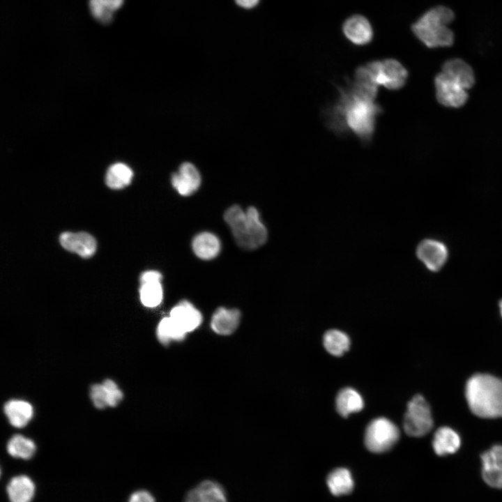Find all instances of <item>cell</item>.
I'll use <instances>...</instances> for the list:
<instances>
[{
  "label": "cell",
  "instance_id": "18",
  "mask_svg": "<svg viewBox=\"0 0 502 502\" xmlns=\"http://www.w3.org/2000/svg\"><path fill=\"white\" fill-rule=\"evenodd\" d=\"M441 73L464 89L471 88L475 82L473 70L462 59L447 61L443 66Z\"/></svg>",
  "mask_w": 502,
  "mask_h": 502
},
{
  "label": "cell",
  "instance_id": "7",
  "mask_svg": "<svg viewBox=\"0 0 502 502\" xmlns=\"http://www.w3.org/2000/svg\"><path fill=\"white\" fill-rule=\"evenodd\" d=\"M365 64L378 86H382L388 90L396 91L406 84L408 72L396 59L374 60Z\"/></svg>",
  "mask_w": 502,
  "mask_h": 502
},
{
  "label": "cell",
  "instance_id": "10",
  "mask_svg": "<svg viewBox=\"0 0 502 502\" xmlns=\"http://www.w3.org/2000/svg\"><path fill=\"white\" fill-rule=\"evenodd\" d=\"M416 254L429 270L437 271L445 264L448 257V251L442 243L426 239L418 245Z\"/></svg>",
  "mask_w": 502,
  "mask_h": 502
},
{
  "label": "cell",
  "instance_id": "11",
  "mask_svg": "<svg viewBox=\"0 0 502 502\" xmlns=\"http://www.w3.org/2000/svg\"><path fill=\"white\" fill-rule=\"evenodd\" d=\"M59 241L63 248L83 258L92 257L96 251V239L86 232H63Z\"/></svg>",
  "mask_w": 502,
  "mask_h": 502
},
{
  "label": "cell",
  "instance_id": "4",
  "mask_svg": "<svg viewBox=\"0 0 502 502\" xmlns=\"http://www.w3.org/2000/svg\"><path fill=\"white\" fill-rule=\"evenodd\" d=\"M454 18L453 12L445 6H436L425 13L412 26L415 36L427 47H448L454 36L448 25Z\"/></svg>",
  "mask_w": 502,
  "mask_h": 502
},
{
  "label": "cell",
  "instance_id": "28",
  "mask_svg": "<svg viewBox=\"0 0 502 502\" xmlns=\"http://www.w3.org/2000/svg\"><path fill=\"white\" fill-rule=\"evenodd\" d=\"M36 448L31 439L21 434L13 436L7 443L8 452L16 458L28 459L34 455Z\"/></svg>",
  "mask_w": 502,
  "mask_h": 502
},
{
  "label": "cell",
  "instance_id": "15",
  "mask_svg": "<svg viewBox=\"0 0 502 502\" xmlns=\"http://www.w3.org/2000/svg\"><path fill=\"white\" fill-rule=\"evenodd\" d=\"M241 317V312L237 309L220 307L212 316L211 329L218 335H230L238 328Z\"/></svg>",
  "mask_w": 502,
  "mask_h": 502
},
{
  "label": "cell",
  "instance_id": "25",
  "mask_svg": "<svg viewBox=\"0 0 502 502\" xmlns=\"http://www.w3.org/2000/svg\"><path fill=\"white\" fill-rule=\"evenodd\" d=\"M186 334L170 316L161 319L156 330L158 340L165 345L173 341L183 340Z\"/></svg>",
  "mask_w": 502,
  "mask_h": 502
},
{
  "label": "cell",
  "instance_id": "19",
  "mask_svg": "<svg viewBox=\"0 0 502 502\" xmlns=\"http://www.w3.org/2000/svg\"><path fill=\"white\" fill-rule=\"evenodd\" d=\"M461 446L458 434L448 427H441L434 433L432 447L439 456H445L456 452Z\"/></svg>",
  "mask_w": 502,
  "mask_h": 502
},
{
  "label": "cell",
  "instance_id": "2",
  "mask_svg": "<svg viewBox=\"0 0 502 502\" xmlns=\"http://www.w3.org/2000/svg\"><path fill=\"white\" fill-rule=\"evenodd\" d=\"M466 399L471 412L482 418L502 417V379L478 373L470 377L465 387Z\"/></svg>",
  "mask_w": 502,
  "mask_h": 502
},
{
  "label": "cell",
  "instance_id": "12",
  "mask_svg": "<svg viewBox=\"0 0 502 502\" xmlns=\"http://www.w3.org/2000/svg\"><path fill=\"white\" fill-rule=\"evenodd\" d=\"M343 33L353 44L365 45L371 42L374 32L369 20L360 15L347 18L342 26Z\"/></svg>",
  "mask_w": 502,
  "mask_h": 502
},
{
  "label": "cell",
  "instance_id": "5",
  "mask_svg": "<svg viewBox=\"0 0 502 502\" xmlns=\"http://www.w3.org/2000/svg\"><path fill=\"white\" fill-rule=\"evenodd\" d=\"M433 425L429 404L422 395H415L407 404L404 418V432L409 436L421 437L431 431Z\"/></svg>",
  "mask_w": 502,
  "mask_h": 502
},
{
  "label": "cell",
  "instance_id": "9",
  "mask_svg": "<svg viewBox=\"0 0 502 502\" xmlns=\"http://www.w3.org/2000/svg\"><path fill=\"white\" fill-rule=\"evenodd\" d=\"M438 101L447 107H459L467 100L466 89L441 73L434 80Z\"/></svg>",
  "mask_w": 502,
  "mask_h": 502
},
{
  "label": "cell",
  "instance_id": "1",
  "mask_svg": "<svg viewBox=\"0 0 502 502\" xmlns=\"http://www.w3.org/2000/svg\"><path fill=\"white\" fill-rule=\"evenodd\" d=\"M338 96L324 112L326 126L337 135L352 133L364 145L372 141L376 120L383 112L375 101L379 89L347 79L338 86Z\"/></svg>",
  "mask_w": 502,
  "mask_h": 502
},
{
  "label": "cell",
  "instance_id": "16",
  "mask_svg": "<svg viewBox=\"0 0 502 502\" xmlns=\"http://www.w3.org/2000/svg\"><path fill=\"white\" fill-rule=\"evenodd\" d=\"M185 502H227L223 487L212 480H204L187 494Z\"/></svg>",
  "mask_w": 502,
  "mask_h": 502
},
{
  "label": "cell",
  "instance_id": "24",
  "mask_svg": "<svg viewBox=\"0 0 502 502\" xmlns=\"http://www.w3.org/2000/svg\"><path fill=\"white\" fill-rule=\"evenodd\" d=\"M326 482L330 492L335 496L348 494L354 486L351 472L345 468H338L331 471Z\"/></svg>",
  "mask_w": 502,
  "mask_h": 502
},
{
  "label": "cell",
  "instance_id": "3",
  "mask_svg": "<svg viewBox=\"0 0 502 502\" xmlns=\"http://www.w3.org/2000/svg\"><path fill=\"white\" fill-rule=\"evenodd\" d=\"M224 219L241 248L254 250L266 243L268 231L254 207L250 206L245 211L241 206L234 205L225 211Z\"/></svg>",
  "mask_w": 502,
  "mask_h": 502
},
{
  "label": "cell",
  "instance_id": "13",
  "mask_svg": "<svg viewBox=\"0 0 502 502\" xmlns=\"http://www.w3.org/2000/svg\"><path fill=\"white\" fill-rule=\"evenodd\" d=\"M174 188L182 196L195 192L201 184V176L197 169L190 162L183 163L171 178Z\"/></svg>",
  "mask_w": 502,
  "mask_h": 502
},
{
  "label": "cell",
  "instance_id": "29",
  "mask_svg": "<svg viewBox=\"0 0 502 502\" xmlns=\"http://www.w3.org/2000/svg\"><path fill=\"white\" fill-rule=\"evenodd\" d=\"M140 301L147 307H155L162 301L163 290L160 281L141 284Z\"/></svg>",
  "mask_w": 502,
  "mask_h": 502
},
{
  "label": "cell",
  "instance_id": "31",
  "mask_svg": "<svg viewBox=\"0 0 502 502\" xmlns=\"http://www.w3.org/2000/svg\"><path fill=\"white\" fill-rule=\"evenodd\" d=\"M91 400L97 409H102L107 407V395L102 383H95L90 388Z\"/></svg>",
  "mask_w": 502,
  "mask_h": 502
},
{
  "label": "cell",
  "instance_id": "26",
  "mask_svg": "<svg viewBox=\"0 0 502 502\" xmlns=\"http://www.w3.org/2000/svg\"><path fill=\"white\" fill-rule=\"evenodd\" d=\"M323 343L326 350L335 356H340L348 351L350 347V339L344 332L331 329L325 333Z\"/></svg>",
  "mask_w": 502,
  "mask_h": 502
},
{
  "label": "cell",
  "instance_id": "34",
  "mask_svg": "<svg viewBox=\"0 0 502 502\" xmlns=\"http://www.w3.org/2000/svg\"><path fill=\"white\" fill-rule=\"evenodd\" d=\"M260 0H235L236 4L245 9H251L256 7Z\"/></svg>",
  "mask_w": 502,
  "mask_h": 502
},
{
  "label": "cell",
  "instance_id": "8",
  "mask_svg": "<svg viewBox=\"0 0 502 502\" xmlns=\"http://www.w3.org/2000/svg\"><path fill=\"white\" fill-rule=\"evenodd\" d=\"M481 475L491 487L502 488V445L496 444L480 455Z\"/></svg>",
  "mask_w": 502,
  "mask_h": 502
},
{
  "label": "cell",
  "instance_id": "6",
  "mask_svg": "<svg viewBox=\"0 0 502 502\" xmlns=\"http://www.w3.org/2000/svg\"><path fill=\"white\" fill-rule=\"evenodd\" d=\"M400 430L390 420L377 418L367 425L365 444L372 452L381 453L390 450L398 441Z\"/></svg>",
  "mask_w": 502,
  "mask_h": 502
},
{
  "label": "cell",
  "instance_id": "22",
  "mask_svg": "<svg viewBox=\"0 0 502 502\" xmlns=\"http://www.w3.org/2000/svg\"><path fill=\"white\" fill-rule=\"evenodd\" d=\"M335 404L338 413L343 417L361 411L364 406L361 395L352 388L340 390L337 395Z\"/></svg>",
  "mask_w": 502,
  "mask_h": 502
},
{
  "label": "cell",
  "instance_id": "30",
  "mask_svg": "<svg viewBox=\"0 0 502 502\" xmlns=\"http://www.w3.org/2000/svg\"><path fill=\"white\" fill-rule=\"evenodd\" d=\"M102 384L107 395V406L115 407L123 400V394L121 390L112 379H105Z\"/></svg>",
  "mask_w": 502,
  "mask_h": 502
},
{
  "label": "cell",
  "instance_id": "14",
  "mask_svg": "<svg viewBox=\"0 0 502 502\" xmlns=\"http://www.w3.org/2000/svg\"><path fill=\"white\" fill-rule=\"evenodd\" d=\"M169 316L186 333L197 329L201 324L203 319L201 313L186 300L174 306Z\"/></svg>",
  "mask_w": 502,
  "mask_h": 502
},
{
  "label": "cell",
  "instance_id": "23",
  "mask_svg": "<svg viewBox=\"0 0 502 502\" xmlns=\"http://www.w3.org/2000/svg\"><path fill=\"white\" fill-rule=\"evenodd\" d=\"M7 492L11 502H30L34 494V485L26 476H16L9 482Z\"/></svg>",
  "mask_w": 502,
  "mask_h": 502
},
{
  "label": "cell",
  "instance_id": "27",
  "mask_svg": "<svg viewBox=\"0 0 502 502\" xmlns=\"http://www.w3.org/2000/svg\"><path fill=\"white\" fill-rule=\"evenodd\" d=\"M133 177L132 169L123 163L112 165L107 170L105 181L112 189H121L128 185Z\"/></svg>",
  "mask_w": 502,
  "mask_h": 502
},
{
  "label": "cell",
  "instance_id": "35",
  "mask_svg": "<svg viewBox=\"0 0 502 502\" xmlns=\"http://www.w3.org/2000/svg\"><path fill=\"white\" fill-rule=\"evenodd\" d=\"M499 307H500L501 314L502 316V300L499 303Z\"/></svg>",
  "mask_w": 502,
  "mask_h": 502
},
{
  "label": "cell",
  "instance_id": "21",
  "mask_svg": "<svg viewBox=\"0 0 502 502\" xmlns=\"http://www.w3.org/2000/svg\"><path fill=\"white\" fill-rule=\"evenodd\" d=\"M124 0H89V8L94 20L103 25L110 24L115 13L123 5Z\"/></svg>",
  "mask_w": 502,
  "mask_h": 502
},
{
  "label": "cell",
  "instance_id": "17",
  "mask_svg": "<svg viewBox=\"0 0 502 502\" xmlns=\"http://www.w3.org/2000/svg\"><path fill=\"white\" fill-rule=\"evenodd\" d=\"M3 411L10 424L17 428L27 425L33 416V406L29 402L19 399L8 401Z\"/></svg>",
  "mask_w": 502,
  "mask_h": 502
},
{
  "label": "cell",
  "instance_id": "20",
  "mask_svg": "<svg viewBox=\"0 0 502 502\" xmlns=\"http://www.w3.org/2000/svg\"><path fill=\"white\" fill-rule=\"evenodd\" d=\"M192 248L197 257L204 260H210L218 256L221 245L215 234L204 231L195 236Z\"/></svg>",
  "mask_w": 502,
  "mask_h": 502
},
{
  "label": "cell",
  "instance_id": "32",
  "mask_svg": "<svg viewBox=\"0 0 502 502\" xmlns=\"http://www.w3.org/2000/svg\"><path fill=\"white\" fill-rule=\"evenodd\" d=\"M129 502H155L153 496L147 491L140 490L133 493Z\"/></svg>",
  "mask_w": 502,
  "mask_h": 502
},
{
  "label": "cell",
  "instance_id": "33",
  "mask_svg": "<svg viewBox=\"0 0 502 502\" xmlns=\"http://www.w3.org/2000/svg\"><path fill=\"white\" fill-rule=\"evenodd\" d=\"M161 273L156 271H146L143 273L140 277L141 284L154 281H161Z\"/></svg>",
  "mask_w": 502,
  "mask_h": 502
}]
</instances>
